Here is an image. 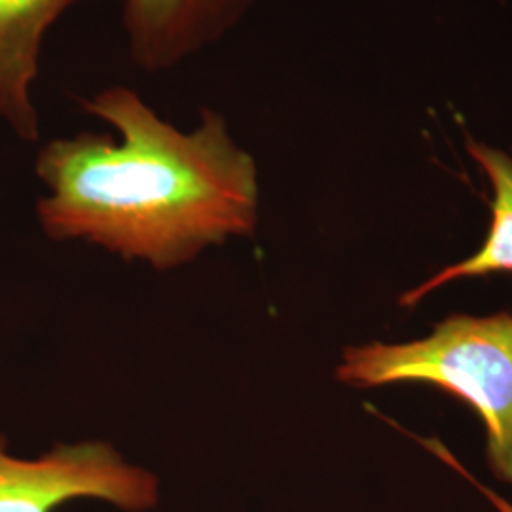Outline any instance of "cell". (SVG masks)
<instances>
[{"mask_svg": "<svg viewBox=\"0 0 512 512\" xmlns=\"http://www.w3.org/2000/svg\"><path fill=\"white\" fill-rule=\"evenodd\" d=\"M82 109L116 129L80 131L40 148L44 234L84 239L124 260L173 270L228 239L253 236L258 169L219 110L200 109L192 131L169 124L126 86H109Z\"/></svg>", "mask_w": 512, "mask_h": 512, "instance_id": "cell-1", "label": "cell"}, {"mask_svg": "<svg viewBox=\"0 0 512 512\" xmlns=\"http://www.w3.org/2000/svg\"><path fill=\"white\" fill-rule=\"evenodd\" d=\"M78 2L84 0H0V120L23 141L40 137L33 84L44 38Z\"/></svg>", "mask_w": 512, "mask_h": 512, "instance_id": "cell-5", "label": "cell"}, {"mask_svg": "<svg viewBox=\"0 0 512 512\" xmlns=\"http://www.w3.org/2000/svg\"><path fill=\"white\" fill-rule=\"evenodd\" d=\"M469 154L486 173L494 190L492 226L480 251L458 264L444 268L420 287L408 291L401 298V306H416L421 298L440 289L446 283L465 277L512 272V156L501 148L488 147L484 143L469 141Z\"/></svg>", "mask_w": 512, "mask_h": 512, "instance_id": "cell-6", "label": "cell"}, {"mask_svg": "<svg viewBox=\"0 0 512 512\" xmlns=\"http://www.w3.org/2000/svg\"><path fill=\"white\" fill-rule=\"evenodd\" d=\"M133 65L165 73L228 37L253 0H122Z\"/></svg>", "mask_w": 512, "mask_h": 512, "instance_id": "cell-4", "label": "cell"}, {"mask_svg": "<svg viewBox=\"0 0 512 512\" xmlns=\"http://www.w3.org/2000/svg\"><path fill=\"white\" fill-rule=\"evenodd\" d=\"M82 497L122 511H150L160 503V480L109 442L57 444L42 458L19 459L0 437V512H54Z\"/></svg>", "mask_w": 512, "mask_h": 512, "instance_id": "cell-3", "label": "cell"}, {"mask_svg": "<svg viewBox=\"0 0 512 512\" xmlns=\"http://www.w3.org/2000/svg\"><path fill=\"white\" fill-rule=\"evenodd\" d=\"M342 384H429L469 404L486 427V458L512 484V313L452 315L421 340L346 348Z\"/></svg>", "mask_w": 512, "mask_h": 512, "instance_id": "cell-2", "label": "cell"}, {"mask_svg": "<svg viewBox=\"0 0 512 512\" xmlns=\"http://www.w3.org/2000/svg\"><path fill=\"white\" fill-rule=\"evenodd\" d=\"M421 444L431 452V454H435L440 461H444L448 467H452V469H456L459 475L463 476L465 480H469L473 486H475L476 490L480 492L482 495H486L488 497V501L494 505V509L497 512H512V503H509L505 497H501L499 494H495L494 490H490L488 486H484V484H480L478 480H476L475 476L471 475L461 463H459L458 459L454 458L446 448H444V444L440 442V440L435 439H423L420 440Z\"/></svg>", "mask_w": 512, "mask_h": 512, "instance_id": "cell-7", "label": "cell"}]
</instances>
